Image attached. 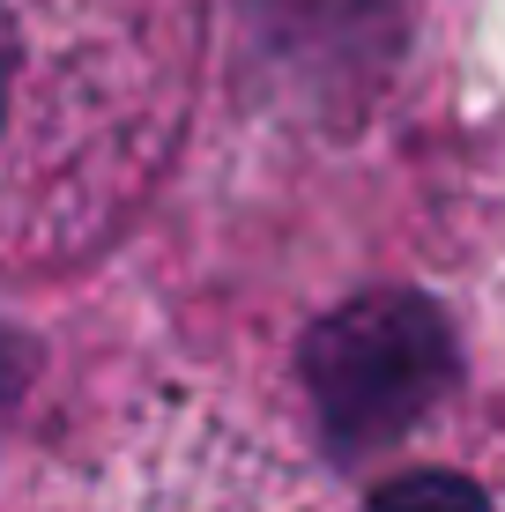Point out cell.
I'll list each match as a JSON object with an SVG mask.
<instances>
[{
    "label": "cell",
    "instance_id": "1",
    "mask_svg": "<svg viewBox=\"0 0 505 512\" xmlns=\"http://www.w3.org/2000/svg\"><path fill=\"white\" fill-rule=\"evenodd\" d=\"M201 90V0H0V260L67 268L142 216Z\"/></svg>",
    "mask_w": 505,
    "mask_h": 512
},
{
    "label": "cell",
    "instance_id": "2",
    "mask_svg": "<svg viewBox=\"0 0 505 512\" xmlns=\"http://www.w3.org/2000/svg\"><path fill=\"white\" fill-rule=\"evenodd\" d=\"M23 512H357L268 416L208 394L149 401L45 475Z\"/></svg>",
    "mask_w": 505,
    "mask_h": 512
}]
</instances>
